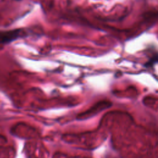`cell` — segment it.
<instances>
[{"mask_svg": "<svg viewBox=\"0 0 158 158\" xmlns=\"http://www.w3.org/2000/svg\"><path fill=\"white\" fill-rule=\"evenodd\" d=\"M22 30L20 29L13 30L0 33V43H8L18 39L22 35Z\"/></svg>", "mask_w": 158, "mask_h": 158, "instance_id": "6da1fadb", "label": "cell"}, {"mask_svg": "<svg viewBox=\"0 0 158 158\" xmlns=\"http://www.w3.org/2000/svg\"><path fill=\"white\" fill-rule=\"evenodd\" d=\"M157 61V56L156 54L154 56H153L152 58H151L150 60L149 61H148L147 63L145 64V66L147 67L152 66L155 63H156Z\"/></svg>", "mask_w": 158, "mask_h": 158, "instance_id": "7a4b0ae2", "label": "cell"}, {"mask_svg": "<svg viewBox=\"0 0 158 158\" xmlns=\"http://www.w3.org/2000/svg\"><path fill=\"white\" fill-rule=\"evenodd\" d=\"M15 1H21V0H15Z\"/></svg>", "mask_w": 158, "mask_h": 158, "instance_id": "3957f363", "label": "cell"}]
</instances>
